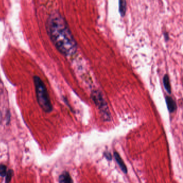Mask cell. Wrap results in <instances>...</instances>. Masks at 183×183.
<instances>
[{
    "mask_svg": "<svg viewBox=\"0 0 183 183\" xmlns=\"http://www.w3.org/2000/svg\"><path fill=\"white\" fill-rule=\"evenodd\" d=\"M48 31L51 40L59 52L72 56L77 51V43L65 19L59 12H53L48 18Z\"/></svg>",
    "mask_w": 183,
    "mask_h": 183,
    "instance_id": "obj_1",
    "label": "cell"
},
{
    "mask_svg": "<svg viewBox=\"0 0 183 183\" xmlns=\"http://www.w3.org/2000/svg\"><path fill=\"white\" fill-rule=\"evenodd\" d=\"M165 101L167 105V109L170 113H173L176 110L177 105L172 98L167 96L165 98Z\"/></svg>",
    "mask_w": 183,
    "mask_h": 183,
    "instance_id": "obj_5",
    "label": "cell"
},
{
    "mask_svg": "<svg viewBox=\"0 0 183 183\" xmlns=\"http://www.w3.org/2000/svg\"><path fill=\"white\" fill-rule=\"evenodd\" d=\"M127 3L126 1H119V11L120 15L124 17L126 12Z\"/></svg>",
    "mask_w": 183,
    "mask_h": 183,
    "instance_id": "obj_8",
    "label": "cell"
},
{
    "mask_svg": "<svg viewBox=\"0 0 183 183\" xmlns=\"http://www.w3.org/2000/svg\"><path fill=\"white\" fill-rule=\"evenodd\" d=\"M13 174L14 172L12 170H9L7 172L6 174V178H5V183H9L12 180V177L13 176Z\"/></svg>",
    "mask_w": 183,
    "mask_h": 183,
    "instance_id": "obj_9",
    "label": "cell"
},
{
    "mask_svg": "<svg viewBox=\"0 0 183 183\" xmlns=\"http://www.w3.org/2000/svg\"><path fill=\"white\" fill-rule=\"evenodd\" d=\"M104 155V156L105 157V158H106L107 160H112V155H111V154H110V153H109V152H105Z\"/></svg>",
    "mask_w": 183,
    "mask_h": 183,
    "instance_id": "obj_11",
    "label": "cell"
},
{
    "mask_svg": "<svg viewBox=\"0 0 183 183\" xmlns=\"http://www.w3.org/2000/svg\"><path fill=\"white\" fill-rule=\"evenodd\" d=\"M7 167L3 164L0 165V176L5 177L7 174Z\"/></svg>",
    "mask_w": 183,
    "mask_h": 183,
    "instance_id": "obj_10",
    "label": "cell"
},
{
    "mask_svg": "<svg viewBox=\"0 0 183 183\" xmlns=\"http://www.w3.org/2000/svg\"><path fill=\"white\" fill-rule=\"evenodd\" d=\"M59 183H73V181L69 172L64 171L59 176Z\"/></svg>",
    "mask_w": 183,
    "mask_h": 183,
    "instance_id": "obj_6",
    "label": "cell"
},
{
    "mask_svg": "<svg viewBox=\"0 0 183 183\" xmlns=\"http://www.w3.org/2000/svg\"><path fill=\"white\" fill-rule=\"evenodd\" d=\"M33 80L39 105L46 112H51L52 104L45 84L38 76H34Z\"/></svg>",
    "mask_w": 183,
    "mask_h": 183,
    "instance_id": "obj_2",
    "label": "cell"
},
{
    "mask_svg": "<svg viewBox=\"0 0 183 183\" xmlns=\"http://www.w3.org/2000/svg\"><path fill=\"white\" fill-rule=\"evenodd\" d=\"M163 81V84H164V86L165 88V90L169 94H171V85H170V82L169 77L167 75L165 74L164 76Z\"/></svg>",
    "mask_w": 183,
    "mask_h": 183,
    "instance_id": "obj_7",
    "label": "cell"
},
{
    "mask_svg": "<svg viewBox=\"0 0 183 183\" xmlns=\"http://www.w3.org/2000/svg\"><path fill=\"white\" fill-rule=\"evenodd\" d=\"M114 157L115 158V160L117 162L118 165L119 166L120 169L124 174H126L127 173V168L126 164H125L124 160H122V158L120 156V155L117 152H114Z\"/></svg>",
    "mask_w": 183,
    "mask_h": 183,
    "instance_id": "obj_4",
    "label": "cell"
},
{
    "mask_svg": "<svg viewBox=\"0 0 183 183\" xmlns=\"http://www.w3.org/2000/svg\"><path fill=\"white\" fill-rule=\"evenodd\" d=\"M92 100L99 109L103 119L105 121H109L111 120V114L105 100L100 91L98 90L93 91L91 95Z\"/></svg>",
    "mask_w": 183,
    "mask_h": 183,
    "instance_id": "obj_3",
    "label": "cell"
}]
</instances>
